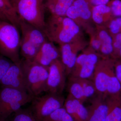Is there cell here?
Returning <instances> with one entry per match:
<instances>
[{"instance_id":"cell-1","label":"cell","mask_w":121,"mask_h":121,"mask_svg":"<svg viewBox=\"0 0 121 121\" xmlns=\"http://www.w3.org/2000/svg\"><path fill=\"white\" fill-rule=\"evenodd\" d=\"M43 32L48 40L60 45L83 39L80 26L66 16L51 15Z\"/></svg>"},{"instance_id":"cell-2","label":"cell","mask_w":121,"mask_h":121,"mask_svg":"<svg viewBox=\"0 0 121 121\" xmlns=\"http://www.w3.org/2000/svg\"><path fill=\"white\" fill-rule=\"evenodd\" d=\"M21 37L18 28L7 21L0 19V54L14 63L21 64Z\"/></svg>"},{"instance_id":"cell-3","label":"cell","mask_w":121,"mask_h":121,"mask_svg":"<svg viewBox=\"0 0 121 121\" xmlns=\"http://www.w3.org/2000/svg\"><path fill=\"white\" fill-rule=\"evenodd\" d=\"M22 67L27 92L34 97L46 92L48 67L33 60L21 61Z\"/></svg>"},{"instance_id":"cell-4","label":"cell","mask_w":121,"mask_h":121,"mask_svg":"<svg viewBox=\"0 0 121 121\" xmlns=\"http://www.w3.org/2000/svg\"><path fill=\"white\" fill-rule=\"evenodd\" d=\"M20 19L43 31L45 7L43 0H11Z\"/></svg>"},{"instance_id":"cell-5","label":"cell","mask_w":121,"mask_h":121,"mask_svg":"<svg viewBox=\"0 0 121 121\" xmlns=\"http://www.w3.org/2000/svg\"><path fill=\"white\" fill-rule=\"evenodd\" d=\"M34 98L26 91L2 87L0 90V121L7 120L22 106L32 101Z\"/></svg>"},{"instance_id":"cell-6","label":"cell","mask_w":121,"mask_h":121,"mask_svg":"<svg viewBox=\"0 0 121 121\" xmlns=\"http://www.w3.org/2000/svg\"><path fill=\"white\" fill-rule=\"evenodd\" d=\"M101 55L90 47L78 56L73 70L68 77L93 80L95 67Z\"/></svg>"},{"instance_id":"cell-7","label":"cell","mask_w":121,"mask_h":121,"mask_svg":"<svg viewBox=\"0 0 121 121\" xmlns=\"http://www.w3.org/2000/svg\"><path fill=\"white\" fill-rule=\"evenodd\" d=\"M65 98L62 94L48 93L32 100V113L37 121H43L64 105Z\"/></svg>"},{"instance_id":"cell-8","label":"cell","mask_w":121,"mask_h":121,"mask_svg":"<svg viewBox=\"0 0 121 121\" xmlns=\"http://www.w3.org/2000/svg\"><path fill=\"white\" fill-rule=\"evenodd\" d=\"M66 69L60 59L54 61L48 67L46 92L62 94L66 84Z\"/></svg>"},{"instance_id":"cell-9","label":"cell","mask_w":121,"mask_h":121,"mask_svg":"<svg viewBox=\"0 0 121 121\" xmlns=\"http://www.w3.org/2000/svg\"><path fill=\"white\" fill-rule=\"evenodd\" d=\"M115 60L102 57L95 67L93 81L98 94L106 97L108 80L114 70Z\"/></svg>"},{"instance_id":"cell-10","label":"cell","mask_w":121,"mask_h":121,"mask_svg":"<svg viewBox=\"0 0 121 121\" xmlns=\"http://www.w3.org/2000/svg\"><path fill=\"white\" fill-rule=\"evenodd\" d=\"M86 45V41L82 39L60 45V60L65 66L67 76H69L73 68L78 52L83 50Z\"/></svg>"},{"instance_id":"cell-11","label":"cell","mask_w":121,"mask_h":121,"mask_svg":"<svg viewBox=\"0 0 121 121\" xmlns=\"http://www.w3.org/2000/svg\"><path fill=\"white\" fill-rule=\"evenodd\" d=\"M21 64L13 63L0 82L2 87L27 91Z\"/></svg>"},{"instance_id":"cell-12","label":"cell","mask_w":121,"mask_h":121,"mask_svg":"<svg viewBox=\"0 0 121 121\" xmlns=\"http://www.w3.org/2000/svg\"><path fill=\"white\" fill-rule=\"evenodd\" d=\"M60 58V50L54 43L47 40L41 46L33 60L45 67H49L52 63Z\"/></svg>"},{"instance_id":"cell-13","label":"cell","mask_w":121,"mask_h":121,"mask_svg":"<svg viewBox=\"0 0 121 121\" xmlns=\"http://www.w3.org/2000/svg\"><path fill=\"white\" fill-rule=\"evenodd\" d=\"M87 108L89 117L87 121H105L108 110L106 97L98 95L91 100Z\"/></svg>"},{"instance_id":"cell-14","label":"cell","mask_w":121,"mask_h":121,"mask_svg":"<svg viewBox=\"0 0 121 121\" xmlns=\"http://www.w3.org/2000/svg\"><path fill=\"white\" fill-rule=\"evenodd\" d=\"M19 29L22 33L21 38L27 40L40 48L48 40L43 31L20 19Z\"/></svg>"},{"instance_id":"cell-15","label":"cell","mask_w":121,"mask_h":121,"mask_svg":"<svg viewBox=\"0 0 121 121\" xmlns=\"http://www.w3.org/2000/svg\"><path fill=\"white\" fill-rule=\"evenodd\" d=\"M64 107L75 121H87L89 117L88 109L83 103L75 99L68 94L65 99Z\"/></svg>"},{"instance_id":"cell-16","label":"cell","mask_w":121,"mask_h":121,"mask_svg":"<svg viewBox=\"0 0 121 121\" xmlns=\"http://www.w3.org/2000/svg\"><path fill=\"white\" fill-rule=\"evenodd\" d=\"M96 31L101 41L99 54L102 57L112 59L113 54L112 36L104 26H97Z\"/></svg>"},{"instance_id":"cell-17","label":"cell","mask_w":121,"mask_h":121,"mask_svg":"<svg viewBox=\"0 0 121 121\" xmlns=\"http://www.w3.org/2000/svg\"><path fill=\"white\" fill-rule=\"evenodd\" d=\"M110 7L108 5H101L93 7L91 19L97 26H105L112 19Z\"/></svg>"},{"instance_id":"cell-18","label":"cell","mask_w":121,"mask_h":121,"mask_svg":"<svg viewBox=\"0 0 121 121\" xmlns=\"http://www.w3.org/2000/svg\"><path fill=\"white\" fill-rule=\"evenodd\" d=\"M45 9L51 15L64 16L74 0H43Z\"/></svg>"},{"instance_id":"cell-19","label":"cell","mask_w":121,"mask_h":121,"mask_svg":"<svg viewBox=\"0 0 121 121\" xmlns=\"http://www.w3.org/2000/svg\"><path fill=\"white\" fill-rule=\"evenodd\" d=\"M108 110L105 121H121V94L106 97Z\"/></svg>"},{"instance_id":"cell-20","label":"cell","mask_w":121,"mask_h":121,"mask_svg":"<svg viewBox=\"0 0 121 121\" xmlns=\"http://www.w3.org/2000/svg\"><path fill=\"white\" fill-rule=\"evenodd\" d=\"M0 12L8 21L19 28L20 20L12 4L11 0H0Z\"/></svg>"},{"instance_id":"cell-21","label":"cell","mask_w":121,"mask_h":121,"mask_svg":"<svg viewBox=\"0 0 121 121\" xmlns=\"http://www.w3.org/2000/svg\"><path fill=\"white\" fill-rule=\"evenodd\" d=\"M73 4L78 9L79 16L78 25L80 27H83L92 19L91 7L86 0H74Z\"/></svg>"},{"instance_id":"cell-22","label":"cell","mask_w":121,"mask_h":121,"mask_svg":"<svg viewBox=\"0 0 121 121\" xmlns=\"http://www.w3.org/2000/svg\"><path fill=\"white\" fill-rule=\"evenodd\" d=\"M67 89L69 94L73 97L83 103L86 101L80 79L69 77Z\"/></svg>"},{"instance_id":"cell-23","label":"cell","mask_w":121,"mask_h":121,"mask_svg":"<svg viewBox=\"0 0 121 121\" xmlns=\"http://www.w3.org/2000/svg\"><path fill=\"white\" fill-rule=\"evenodd\" d=\"M40 48L21 37L20 52L26 60H33Z\"/></svg>"},{"instance_id":"cell-24","label":"cell","mask_w":121,"mask_h":121,"mask_svg":"<svg viewBox=\"0 0 121 121\" xmlns=\"http://www.w3.org/2000/svg\"><path fill=\"white\" fill-rule=\"evenodd\" d=\"M43 121H75L63 106L59 108Z\"/></svg>"},{"instance_id":"cell-25","label":"cell","mask_w":121,"mask_h":121,"mask_svg":"<svg viewBox=\"0 0 121 121\" xmlns=\"http://www.w3.org/2000/svg\"><path fill=\"white\" fill-rule=\"evenodd\" d=\"M14 113L12 121H37L32 113L28 110L21 108Z\"/></svg>"},{"instance_id":"cell-26","label":"cell","mask_w":121,"mask_h":121,"mask_svg":"<svg viewBox=\"0 0 121 121\" xmlns=\"http://www.w3.org/2000/svg\"><path fill=\"white\" fill-rule=\"evenodd\" d=\"M106 25L108 26V31L112 37L121 33V17L112 19Z\"/></svg>"},{"instance_id":"cell-27","label":"cell","mask_w":121,"mask_h":121,"mask_svg":"<svg viewBox=\"0 0 121 121\" xmlns=\"http://www.w3.org/2000/svg\"><path fill=\"white\" fill-rule=\"evenodd\" d=\"M91 37L90 47L97 53L99 54L101 47V41L96 31L91 29L88 31Z\"/></svg>"},{"instance_id":"cell-28","label":"cell","mask_w":121,"mask_h":121,"mask_svg":"<svg viewBox=\"0 0 121 121\" xmlns=\"http://www.w3.org/2000/svg\"><path fill=\"white\" fill-rule=\"evenodd\" d=\"M13 62L1 55H0V82L8 69Z\"/></svg>"},{"instance_id":"cell-29","label":"cell","mask_w":121,"mask_h":121,"mask_svg":"<svg viewBox=\"0 0 121 121\" xmlns=\"http://www.w3.org/2000/svg\"><path fill=\"white\" fill-rule=\"evenodd\" d=\"M110 7L113 16L115 17H121V0H112L108 3Z\"/></svg>"},{"instance_id":"cell-30","label":"cell","mask_w":121,"mask_h":121,"mask_svg":"<svg viewBox=\"0 0 121 121\" xmlns=\"http://www.w3.org/2000/svg\"><path fill=\"white\" fill-rule=\"evenodd\" d=\"M113 54L112 59L114 60L115 56L121 48V33L113 36Z\"/></svg>"},{"instance_id":"cell-31","label":"cell","mask_w":121,"mask_h":121,"mask_svg":"<svg viewBox=\"0 0 121 121\" xmlns=\"http://www.w3.org/2000/svg\"><path fill=\"white\" fill-rule=\"evenodd\" d=\"M114 66L115 74L121 86V59L115 60Z\"/></svg>"},{"instance_id":"cell-32","label":"cell","mask_w":121,"mask_h":121,"mask_svg":"<svg viewBox=\"0 0 121 121\" xmlns=\"http://www.w3.org/2000/svg\"><path fill=\"white\" fill-rule=\"evenodd\" d=\"M91 7L101 5H107L110 0H86Z\"/></svg>"},{"instance_id":"cell-33","label":"cell","mask_w":121,"mask_h":121,"mask_svg":"<svg viewBox=\"0 0 121 121\" xmlns=\"http://www.w3.org/2000/svg\"><path fill=\"white\" fill-rule=\"evenodd\" d=\"M121 59V48L115 56L114 60H115Z\"/></svg>"},{"instance_id":"cell-34","label":"cell","mask_w":121,"mask_h":121,"mask_svg":"<svg viewBox=\"0 0 121 121\" xmlns=\"http://www.w3.org/2000/svg\"><path fill=\"white\" fill-rule=\"evenodd\" d=\"M0 19L4 20L7 21L5 17L4 16V15L0 12Z\"/></svg>"},{"instance_id":"cell-35","label":"cell","mask_w":121,"mask_h":121,"mask_svg":"<svg viewBox=\"0 0 121 121\" xmlns=\"http://www.w3.org/2000/svg\"><path fill=\"white\" fill-rule=\"evenodd\" d=\"M7 121V120H5V121Z\"/></svg>"}]
</instances>
